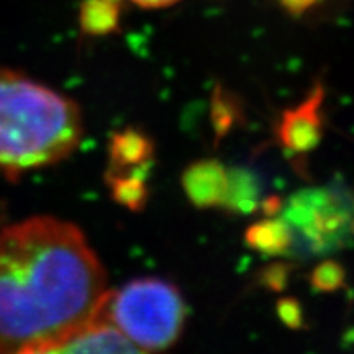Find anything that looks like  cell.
Instances as JSON below:
<instances>
[{
	"instance_id": "obj_1",
	"label": "cell",
	"mask_w": 354,
	"mask_h": 354,
	"mask_svg": "<svg viewBox=\"0 0 354 354\" xmlns=\"http://www.w3.org/2000/svg\"><path fill=\"white\" fill-rule=\"evenodd\" d=\"M109 294L104 266L76 225L41 215L0 230V353H59Z\"/></svg>"
},
{
	"instance_id": "obj_2",
	"label": "cell",
	"mask_w": 354,
	"mask_h": 354,
	"mask_svg": "<svg viewBox=\"0 0 354 354\" xmlns=\"http://www.w3.org/2000/svg\"><path fill=\"white\" fill-rule=\"evenodd\" d=\"M81 107L71 97L15 69L0 68V174L57 165L81 145Z\"/></svg>"
},
{
	"instance_id": "obj_3",
	"label": "cell",
	"mask_w": 354,
	"mask_h": 354,
	"mask_svg": "<svg viewBox=\"0 0 354 354\" xmlns=\"http://www.w3.org/2000/svg\"><path fill=\"white\" fill-rule=\"evenodd\" d=\"M138 351L171 348L185 325V302L179 289L159 277L133 279L110 290L102 310Z\"/></svg>"
},
{
	"instance_id": "obj_4",
	"label": "cell",
	"mask_w": 354,
	"mask_h": 354,
	"mask_svg": "<svg viewBox=\"0 0 354 354\" xmlns=\"http://www.w3.org/2000/svg\"><path fill=\"white\" fill-rule=\"evenodd\" d=\"M292 234V253L323 258L343 250L354 234V197L339 184L297 190L279 214Z\"/></svg>"
},
{
	"instance_id": "obj_5",
	"label": "cell",
	"mask_w": 354,
	"mask_h": 354,
	"mask_svg": "<svg viewBox=\"0 0 354 354\" xmlns=\"http://www.w3.org/2000/svg\"><path fill=\"white\" fill-rule=\"evenodd\" d=\"M325 91L317 84L310 95L295 109L282 113L277 136L281 145L292 154H305L315 149L323 135L322 104Z\"/></svg>"
},
{
	"instance_id": "obj_6",
	"label": "cell",
	"mask_w": 354,
	"mask_h": 354,
	"mask_svg": "<svg viewBox=\"0 0 354 354\" xmlns=\"http://www.w3.org/2000/svg\"><path fill=\"white\" fill-rule=\"evenodd\" d=\"M184 190L201 209L221 207L228 187V171L218 161H198L184 172Z\"/></svg>"
},
{
	"instance_id": "obj_7",
	"label": "cell",
	"mask_w": 354,
	"mask_h": 354,
	"mask_svg": "<svg viewBox=\"0 0 354 354\" xmlns=\"http://www.w3.org/2000/svg\"><path fill=\"white\" fill-rule=\"evenodd\" d=\"M133 344L125 338L104 313L77 331L59 353H136Z\"/></svg>"
},
{
	"instance_id": "obj_8",
	"label": "cell",
	"mask_w": 354,
	"mask_h": 354,
	"mask_svg": "<svg viewBox=\"0 0 354 354\" xmlns=\"http://www.w3.org/2000/svg\"><path fill=\"white\" fill-rule=\"evenodd\" d=\"M153 146L145 135L138 131H122L113 136L110 143V179L117 177L138 176L131 171H136V167H145L148 159L151 158Z\"/></svg>"
},
{
	"instance_id": "obj_9",
	"label": "cell",
	"mask_w": 354,
	"mask_h": 354,
	"mask_svg": "<svg viewBox=\"0 0 354 354\" xmlns=\"http://www.w3.org/2000/svg\"><path fill=\"white\" fill-rule=\"evenodd\" d=\"M263 202V180L258 172L248 167H234L228 171V187L223 209L238 215H248L261 207Z\"/></svg>"
},
{
	"instance_id": "obj_10",
	"label": "cell",
	"mask_w": 354,
	"mask_h": 354,
	"mask_svg": "<svg viewBox=\"0 0 354 354\" xmlns=\"http://www.w3.org/2000/svg\"><path fill=\"white\" fill-rule=\"evenodd\" d=\"M246 245L251 250L268 256H284L292 253V234L286 221L279 216L256 221L246 230Z\"/></svg>"
},
{
	"instance_id": "obj_11",
	"label": "cell",
	"mask_w": 354,
	"mask_h": 354,
	"mask_svg": "<svg viewBox=\"0 0 354 354\" xmlns=\"http://www.w3.org/2000/svg\"><path fill=\"white\" fill-rule=\"evenodd\" d=\"M82 28L92 35H104L118 24V10L109 0H91L82 7Z\"/></svg>"
},
{
	"instance_id": "obj_12",
	"label": "cell",
	"mask_w": 354,
	"mask_h": 354,
	"mask_svg": "<svg viewBox=\"0 0 354 354\" xmlns=\"http://www.w3.org/2000/svg\"><path fill=\"white\" fill-rule=\"evenodd\" d=\"M344 281H346V272L343 266L331 259L318 264L310 276V284L318 292H336L344 286Z\"/></svg>"
},
{
	"instance_id": "obj_13",
	"label": "cell",
	"mask_w": 354,
	"mask_h": 354,
	"mask_svg": "<svg viewBox=\"0 0 354 354\" xmlns=\"http://www.w3.org/2000/svg\"><path fill=\"white\" fill-rule=\"evenodd\" d=\"M290 268L289 264L286 263H274L263 271V276H261V284H263L266 289L272 292H281L287 286V281H289Z\"/></svg>"
},
{
	"instance_id": "obj_14",
	"label": "cell",
	"mask_w": 354,
	"mask_h": 354,
	"mask_svg": "<svg viewBox=\"0 0 354 354\" xmlns=\"http://www.w3.org/2000/svg\"><path fill=\"white\" fill-rule=\"evenodd\" d=\"M277 315L286 326L299 330L304 325V312L295 299H281L277 304Z\"/></svg>"
},
{
	"instance_id": "obj_15",
	"label": "cell",
	"mask_w": 354,
	"mask_h": 354,
	"mask_svg": "<svg viewBox=\"0 0 354 354\" xmlns=\"http://www.w3.org/2000/svg\"><path fill=\"white\" fill-rule=\"evenodd\" d=\"M233 100H230L227 95L216 94L215 100V125L218 131H228V128L236 120V110L233 107Z\"/></svg>"
},
{
	"instance_id": "obj_16",
	"label": "cell",
	"mask_w": 354,
	"mask_h": 354,
	"mask_svg": "<svg viewBox=\"0 0 354 354\" xmlns=\"http://www.w3.org/2000/svg\"><path fill=\"white\" fill-rule=\"evenodd\" d=\"M282 6L286 7V10L290 13H304L307 8H310L317 0H281Z\"/></svg>"
},
{
	"instance_id": "obj_17",
	"label": "cell",
	"mask_w": 354,
	"mask_h": 354,
	"mask_svg": "<svg viewBox=\"0 0 354 354\" xmlns=\"http://www.w3.org/2000/svg\"><path fill=\"white\" fill-rule=\"evenodd\" d=\"M131 2L143 8H165L174 6L179 0H131Z\"/></svg>"
},
{
	"instance_id": "obj_18",
	"label": "cell",
	"mask_w": 354,
	"mask_h": 354,
	"mask_svg": "<svg viewBox=\"0 0 354 354\" xmlns=\"http://www.w3.org/2000/svg\"><path fill=\"white\" fill-rule=\"evenodd\" d=\"M353 230H354V223H353Z\"/></svg>"
}]
</instances>
